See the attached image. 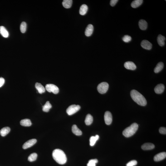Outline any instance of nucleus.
I'll return each instance as SVG.
<instances>
[{"instance_id":"1","label":"nucleus","mask_w":166,"mask_h":166,"mask_svg":"<svg viewBox=\"0 0 166 166\" xmlns=\"http://www.w3.org/2000/svg\"><path fill=\"white\" fill-rule=\"evenodd\" d=\"M52 155L53 159L59 164L63 165L66 163L67 161L66 156L61 149H55L53 152Z\"/></svg>"},{"instance_id":"2","label":"nucleus","mask_w":166,"mask_h":166,"mask_svg":"<svg viewBox=\"0 0 166 166\" xmlns=\"http://www.w3.org/2000/svg\"><path fill=\"white\" fill-rule=\"evenodd\" d=\"M132 99L138 105L144 106L147 104V101L143 95L135 90H132L130 92Z\"/></svg>"},{"instance_id":"3","label":"nucleus","mask_w":166,"mask_h":166,"mask_svg":"<svg viewBox=\"0 0 166 166\" xmlns=\"http://www.w3.org/2000/svg\"><path fill=\"white\" fill-rule=\"evenodd\" d=\"M138 127V124L134 123L130 126L126 128L123 131V134L124 137L127 138L132 136L137 130Z\"/></svg>"},{"instance_id":"4","label":"nucleus","mask_w":166,"mask_h":166,"mask_svg":"<svg viewBox=\"0 0 166 166\" xmlns=\"http://www.w3.org/2000/svg\"><path fill=\"white\" fill-rule=\"evenodd\" d=\"M109 87V84L107 83L102 82L98 85L97 90L100 94H105L107 91Z\"/></svg>"},{"instance_id":"5","label":"nucleus","mask_w":166,"mask_h":166,"mask_svg":"<svg viewBox=\"0 0 166 166\" xmlns=\"http://www.w3.org/2000/svg\"><path fill=\"white\" fill-rule=\"evenodd\" d=\"M81 107L79 105H70L66 110V112L69 115H73L80 110Z\"/></svg>"},{"instance_id":"6","label":"nucleus","mask_w":166,"mask_h":166,"mask_svg":"<svg viewBox=\"0 0 166 166\" xmlns=\"http://www.w3.org/2000/svg\"><path fill=\"white\" fill-rule=\"evenodd\" d=\"M45 88L46 90L49 92H52L55 94H57L59 92V88L54 84H47L46 85Z\"/></svg>"},{"instance_id":"7","label":"nucleus","mask_w":166,"mask_h":166,"mask_svg":"<svg viewBox=\"0 0 166 166\" xmlns=\"http://www.w3.org/2000/svg\"><path fill=\"white\" fill-rule=\"evenodd\" d=\"M104 120L105 124L110 125L112 121V116L111 113L110 111H107L104 114Z\"/></svg>"},{"instance_id":"8","label":"nucleus","mask_w":166,"mask_h":166,"mask_svg":"<svg viewBox=\"0 0 166 166\" xmlns=\"http://www.w3.org/2000/svg\"><path fill=\"white\" fill-rule=\"evenodd\" d=\"M37 142V140L35 139L30 140L25 143L22 146V148L24 149H26L31 147L33 146Z\"/></svg>"},{"instance_id":"9","label":"nucleus","mask_w":166,"mask_h":166,"mask_svg":"<svg viewBox=\"0 0 166 166\" xmlns=\"http://www.w3.org/2000/svg\"><path fill=\"white\" fill-rule=\"evenodd\" d=\"M141 46L143 48L147 50L151 49L152 45L151 43L147 40H143L141 43Z\"/></svg>"},{"instance_id":"10","label":"nucleus","mask_w":166,"mask_h":166,"mask_svg":"<svg viewBox=\"0 0 166 166\" xmlns=\"http://www.w3.org/2000/svg\"><path fill=\"white\" fill-rule=\"evenodd\" d=\"M166 157L165 152H161L156 155L154 158V160L155 162H159L165 159Z\"/></svg>"},{"instance_id":"11","label":"nucleus","mask_w":166,"mask_h":166,"mask_svg":"<svg viewBox=\"0 0 166 166\" xmlns=\"http://www.w3.org/2000/svg\"><path fill=\"white\" fill-rule=\"evenodd\" d=\"M124 66L125 68L131 70H135L137 67L135 64L131 61H128L125 62Z\"/></svg>"},{"instance_id":"12","label":"nucleus","mask_w":166,"mask_h":166,"mask_svg":"<svg viewBox=\"0 0 166 166\" xmlns=\"http://www.w3.org/2000/svg\"><path fill=\"white\" fill-rule=\"evenodd\" d=\"M94 31V27L93 25L90 24L88 25L85 31V35L87 37L91 36Z\"/></svg>"},{"instance_id":"13","label":"nucleus","mask_w":166,"mask_h":166,"mask_svg":"<svg viewBox=\"0 0 166 166\" xmlns=\"http://www.w3.org/2000/svg\"><path fill=\"white\" fill-rule=\"evenodd\" d=\"M165 90L164 85L163 84H158L154 88V91L157 94L162 93Z\"/></svg>"},{"instance_id":"14","label":"nucleus","mask_w":166,"mask_h":166,"mask_svg":"<svg viewBox=\"0 0 166 166\" xmlns=\"http://www.w3.org/2000/svg\"><path fill=\"white\" fill-rule=\"evenodd\" d=\"M155 146L152 143H145L142 146V149L144 150H149L154 149Z\"/></svg>"},{"instance_id":"15","label":"nucleus","mask_w":166,"mask_h":166,"mask_svg":"<svg viewBox=\"0 0 166 166\" xmlns=\"http://www.w3.org/2000/svg\"><path fill=\"white\" fill-rule=\"evenodd\" d=\"M139 27L141 30H145L147 27V23L145 21L143 20H141L138 23Z\"/></svg>"},{"instance_id":"16","label":"nucleus","mask_w":166,"mask_h":166,"mask_svg":"<svg viewBox=\"0 0 166 166\" xmlns=\"http://www.w3.org/2000/svg\"><path fill=\"white\" fill-rule=\"evenodd\" d=\"M0 34L4 37L7 38L9 36V34L5 28L3 26L0 27Z\"/></svg>"},{"instance_id":"17","label":"nucleus","mask_w":166,"mask_h":166,"mask_svg":"<svg viewBox=\"0 0 166 166\" xmlns=\"http://www.w3.org/2000/svg\"><path fill=\"white\" fill-rule=\"evenodd\" d=\"M35 87L40 94H42L45 92V89L44 86L40 83H36L35 85Z\"/></svg>"},{"instance_id":"18","label":"nucleus","mask_w":166,"mask_h":166,"mask_svg":"<svg viewBox=\"0 0 166 166\" xmlns=\"http://www.w3.org/2000/svg\"><path fill=\"white\" fill-rule=\"evenodd\" d=\"M72 132L77 136L81 135L82 134V132L79 129L78 127L75 124L73 125L72 128Z\"/></svg>"},{"instance_id":"19","label":"nucleus","mask_w":166,"mask_h":166,"mask_svg":"<svg viewBox=\"0 0 166 166\" xmlns=\"http://www.w3.org/2000/svg\"><path fill=\"white\" fill-rule=\"evenodd\" d=\"M165 37L161 35H158V38H157V41L159 46H164L165 44Z\"/></svg>"},{"instance_id":"20","label":"nucleus","mask_w":166,"mask_h":166,"mask_svg":"<svg viewBox=\"0 0 166 166\" xmlns=\"http://www.w3.org/2000/svg\"><path fill=\"white\" fill-rule=\"evenodd\" d=\"M10 128L9 127H4L1 129L0 131V134L1 136L4 137L10 132Z\"/></svg>"},{"instance_id":"21","label":"nucleus","mask_w":166,"mask_h":166,"mask_svg":"<svg viewBox=\"0 0 166 166\" xmlns=\"http://www.w3.org/2000/svg\"><path fill=\"white\" fill-rule=\"evenodd\" d=\"M88 10V7L85 4L82 5L80 7L79 11L80 15L82 16L85 15L87 12Z\"/></svg>"},{"instance_id":"22","label":"nucleus","mask_w":166,"mask_h":166,"mask_svg":"<svg viewBox=\"0 0 166 166\" xmlns=\"http://www.w3.org/2000/svg\"><path fill=\"white\" fill-rule=\"evenodd\" d=\"M20 124L23 126H30L31 125V122L29 119H22L20 122Z\"/></svg>"},{"instance_id":"23","label":"nucleus","mask_w":166,"mask_h":166,"mask_svg":"<svg viewBox=\"0 0 166 166\" xmlns=\"http://www.w3.org/2000/svg\"><path fill=\"white\" fill-rule=\"evenodd\" d=\"M72 2V0H64L62 2V5L65 8L68 9L71 7Z\"/></svg>"},{"instance_id":"24","label":"nucleus","mask_w":166,"mask_h":166,"mask_svg":"<svg viewBox=\"0 0 166 166\" xmlns=\"http://www.w3.org/2000/svg\"><path fill=\"white\" fill-rule=\"evenodd\" d=\"M164 67V64L163 62H160L157 64L156 67L154 69V72L156 73H158L161 71Z\"/></svg>"},{"instance_id":"25","label":"nucleus","mask_w":166,"mask_h":166,"mask_svg":"<svg viewBox=\"0 0 166 166\" xmlns=\"http://www.w3.org/2000/svg\"><path fill=\"white\" fill-rule=\"evenodd\" d=\"M93 117L91 114H88L86 115V118L85 120V123L87 125H90L93 123Z\"/></svg>"},{"instance_id":"26","label":"nucleus","mask_w":166,"mask_h":166,"mask_svg":"<svg viewBox=\"0 0 166 166\" xmlns=\"http://www.w3.org/2000/svg\"><path fill=\"white\" fill-rule=\"evenodd\" d=\"M143 2V0H135L133 1L131 5L133 8H136L140 6Z\"/></svg>"},{"instance_id":"27","label":"nucleus","mask_w":166,"mask_h":166,"mask_svg":"<svg viewBox=\"0 0 166 166\" xmlns=\"http://www.w3.org/2000/svg\"><path fill=\"white\" fill-rule=\"evenodd\" d=\"M52 107V105L50 104L49 102L47 101L45 105L42 106V110L44 112H48L49 111L50 109Z\"/></svg>"},{"instance_id":"28","label":"nucleus","mask_w":166,"mask_h":166,"mask_svg":"<svg viewBox=\"0 0 166 166\" xmlns=\"http://www.w3.org/2000/svg\"><path fill=\"white\" fill-rule=\"evenodd\" d=\"M99 136L98 135H96L95 136L91 137L90 140V145L93 146L95 145L97 141L99 140Z\"/></svg>"},{"instance_id":"29","label":"nucleus","mask_w":166,"mask_h":166,"mask_svg":"<svg viewBox=\"0 0 166 166\" xmlns=\"http://www.w3.org/2000/svg\"><path fill=\"white\" fill-rule=\"evenodd\" d=\"M37 154L36 153H33L30 155L28 157V161L30 162H32L36 161L37 159Z\"/></svg>"},{"instance_id":"30","label":"nucleus","mask_w":166,"mask_h":166,"mask_svg":"<svg viewBox=\"0 0 166 166\" xmlns=\"http://www.w3.org/2000/svg\"><path fill=\"white\" fill-rule=\"evenodd\" d=\"M27 25L26 22H22L21 23L20 26V30L21 32L22 33H24L26 32L27 29Z\"/></svg>"},{"instance_id":"31","label":"nucleus","mask_w":166,"mask_h":166,"mask_svg":"<svg viewBox=\"0 0 166 166\" xmlns=\"http://www.w3.org/2000/svg\"><path fill=\"white\" fill-rule=\"evenodd\" d=\"M98 162L97 159L90 160L87 164V166H96V164Z\"/></svg>"},{"instance_id":"32","label":"nucleus","mask_w":166,"mask_h":166,"mask_svg":"<svg viewBox=\"0 0 166 166\" xmlns=\"http://www.w3.org/2000/svg\"><path fill=\"white\" fill-rule=\"evenodd\" d=\"M132 39L131 37L128 35H125L123 38V41L125 42H128L131 41Z\"/></svg>"},{"instance_id":"33","label":"nucleus","mask_w":166,"mask_h":166,"mask_svg":"<svg viewBox=\"0 0 166 166\" xmlns=\"http://www.w3.org/2000/svg\"><path fill=\"white\" fill-rule=\"evenodd\" d=\"M137 164V162L135 160L130 161L126 164V166H134Z\"/></svg>"},{"instance_id":"34","label":"nucleus","mask_w":166,"mask_h":166,"mask_svg":"<svg viewBox=\"0 0 166 166\" xmlns=\"http://www.w3.org/2000/svg\"><path fill=\"white\" fill-rule=\"evenodd\" d=\"M159 132L161 134H166V129L164 127H161L159 129Z\"/></svg>"},{"instance_id":"35","label":"nucleus","mask_w":166,"mask_h":166,"mask_svg":"<svg viewBox=\"0 0 166 166\" xmlns=\"http://www.w3.org/2000/svg\"><path fill=\"white\" fill-rule=\"evenodd\" d=\"M118 1V0H111L110 1V5L112 7L115 5Z\"/></svg>"},{"instance_id":"36","label":"nucleus","mask_w":166,"mask_h":166,"mask_svg":"<svg viewBox=\"0 0 166 166\" xmlns=\"http://www.w3.org/2000/svg\"><path fill=\"white\" fill-rule=\"evenodd\" d=\"M4 83V79L3 78H0V87H1L3 85Z\"/></svg>"}]
</instances>
